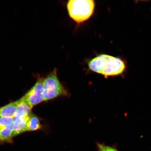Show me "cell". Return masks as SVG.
I'll list each match as a JSON object with an SVG mask.
<instances>
[{"label": "cell", "instance_id": "3", "mask_svg": "<svg viewBox=\"0 0 151 151\" xmlns=\"http://www.w3.org/2000/svg\"><path fill=\"white\" fill-rule=\"evenodd\" d=\"M55 69L44 78V101H48L60 96H68V93L58 80Z\"/></svg>", "mask_w": 151, "mask_h": 151}, {"label": "cell", "instance_id": "10", "mask_svg": "<svg viewBox=\"0 0 151 151\" xmlns=\"http://www.w3.org/2000/svg\"><path fill=\"white\" fill-rule=\"evenodd\" d=\"M14 120L13 117L0 116V128L12 125Z\"/></svg>", "mask_w": 151, "mask_h": 151}, {"label": "cell", "instance_id": "6", "mask_svg": "<svg viewBox=\"0 0 151 151\" xmlns=\"http://www.w3.org/2000/svg\"><path fill=\"white\" fill-rule=\"evenodd\" d=\"M17 101V106L14 118L29 116L32 107L30 106L22 97Z\"/></svg>", "mask_w": 151, "mask_h": 151}, {"label": "cell", "instance_id": "1", "mask_svg": "<svg viewBox=\"0 0 151 151\" xmlns=\"http://www.w3.org/2000/svg\"><path fill=\"white\" fill-rule=\"evenodd\" d=\"M91 70L105 77L122 74L125 69L123 61L120 58L106 54H101L88 62Z\"/></svg>", "mask_w": 151, "mask_h": 151}, {"label": "cell", "instance_id": "11", "mask_svg": "<svg viewBox=\"0 0 151 151\" xmlns=\"http://www.w3.org/2000/svg\"><path fill=\"white\" fill-rule=\"evenodd\" d=\"M97 146L99 151H118L116 149L112 147L106 146L103 144L97 143Z\"/></svg>", "mask_w": 151, "mask_h": 151}, {"label": "cell", "instance_id": "4", "mask_svg": "<svg viewBox=\"0 0 151 151\" xmlns=\"http://www.w3.org/2000/svg\"><path fill=\"white\" fill-rule=\"evenodd\" d=\"M43 80L42 78L38 79L33 87L22 97L32 107L44 101Z\"/></svg>", "mask_w": 151, "mask_h": 151}, {"label": "cell", "instance_id": "2", "mask_svg": "<svg viewBox=\"0 0 151 151\" xmlns=\"http://www.w3.org/2000/svg\"><path fill=\"white\" fill-rule=\"evenodd\" d=\"M94 6L93 0H70L67 5L70 17L77 23L88 20L93 14Z\"/></svg>", "mask_w": 151, "mask_h": 151}, {"label": "cell", "instance_id": "7", "mask_svg": "<svg viewBox=\"0 0 151 151\" xmlns=\"http://www.w3.org/2000/svg\"><path fill=\"white\" fill-rule=\"evenodd\" d=\"M17 104V101L1 107L0 108V116L14 118Z\"/></svg>", "mask_w": 151, "mask_h": 151}, {"label": "cell", "instance_id": "8", "mask_svg": "<svg viewBox=\"0 0 151 151\" xmlns=\"http://www.w3.org/2000/svg\"><path fill=\"white\" fill-rule=\"evenodd\" d=\"M42 127L39 119L35 115H29L27 123V131H35Z\"/></svg>", "mask_w": 151, "mask_h": 151}, {"label": "cell", "instance_id": "5", "mask_svg": "<svg viewBox=\"0 0 151 151\" xmlns=\"http://www.w3.org/2000/svg\"><path fill=\"white\" fill-rule=\"evenodd\" d=\"M29 116L14 118L12 124L13 137L27 131V123Z\"/></svg>", "mask_w": 151, "mask_h": 151}, {"label": "cell", "instance_id": "9", "mask_svg": "<svg viewBox=\"0 0 151 151\" xmlns=\"http://www.w3.org/2000/svg\"><path fill=\"white\" fill-rule=\"evenodd\" d=\"M13 125L0 128V141H9L13 137Z\"/></svg>", "mask_w": 151, "mask_h": 151}]
</instances>
